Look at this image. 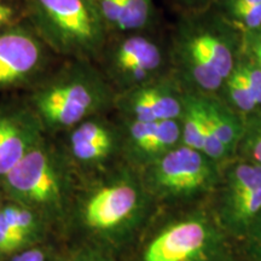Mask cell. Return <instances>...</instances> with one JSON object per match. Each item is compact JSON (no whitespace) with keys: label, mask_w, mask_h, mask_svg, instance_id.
I'll list each match as a JSON object with an SVG mask.
<instances>
[{"label":"cell","mask_w":261,"mask_h":261,"mask_svg":"<svg viewBox=\"0 0 261 261\" xmlns=\"http://www.w3.org/2000/svg\"><path fill=\"white\" fill-rule=\"evenodd\" d=\"M67 261H121L117 259L116 253L106 248L85 244L73 250Z\"/></svg>","instance_id":"obj_25"},{"label":"cell","mask_w":261,"mask_h":261,"mask_svg":"<svg viewBox=\"0 0 261 261\" xmlns=\"http://www.w3.org/2000/svg\"><path fill=\"white\" fill-rule=\"evenodd\" d=\"M29 243L10 225L0 212V260H6L14 254L29 248Z\"/></svg>","instance_id":"obj_22"},{"label":"cell","mask_w":261,"mask_h":261,"mask_svg":"<svg viewBox=\"0 0 261 261\" xmlns=\"http://www.w3.org/2000/svg\"><path fill=\"white\" fill-rule=\"evenodd\" d=\"M3 197H4V195H3V192L0 191V212H2V208H3V204H4V200H3Z\"/></svg>","instance_id":"obj_29"},{"label":"cell","mask_w":261,"mask_h":261,"mask_svg":"<svg viewBox=\"0 0 261 261\" xmlns=\"http://www.w3.org/2000/svg\"><path fill=\"white\" fill-rule=\"evenodd\" d=\"M240 244L247 261H261V213Z\"/></svg>","instance_id":"obj_24"},{"label":"cell","mask_w":261,"mask_h":261,"mask_svg":"<svg viewBox=\"0 0 261 261\" xmlns=\"http://www.w3.org/2000/svg\"><path fill=\"white\" fill-rule=\"evenodd\" d=\"M187 89L173 70L148 83L117 92L114 107L127 121L180 119Z\"/></svg>","instance_id":"obj_10"},{"label":"cell","mask_w":261,"mask_h":261,"mask_svg":"<svg viewBox=\"0 0 261 261\" xmlns=\"http://www.w3.org/2000/svg\"><path fill=\"white\" fill-rule=\"evenodd\" d=\"M45 47L34 31L22 25L0 32V91L37 77L46 62Z\"/></svg>","instance_id":"obj_11"},{"label":"cell","mask_w":261,"mask_h":261,"mask_svg":"<svg viewBox=\"0 0 261 261\" xmlns=\"http://www.w3.org/2000/svg\"><path fill=\"white\" fill-rule=\"evenodd\" d=\"M68 132V158L83 167H102L121 155V127H116L103 115L84 120Z\"/></svg>","instance_id":"obj_13"},{"label":"cell","mask_w":261,"mask_h":261,"mask_svg":"<svg viewBox=\"0 0 261 261\" xmlns=\"http://www.w3.org/2000/svg\"><path fill=\"white\" fill-rule=\"evenodd\" d=\"M191 2H200V0H191Z\"/></svg>","instance_id":"obj_30"},{"label":"cell","mask_w":261,"mask_h":261,"mask_svg":"<svg viewBox=\"0 0 261 261\" xmlns=\"http://www.w3.org/2000/svg\"><path fill=\"white\" fill-rule=\"evenodd\" d=\"M241 55L261 71V29L241 35Z\"/></svg>","instance_id":"obj_26"},{"label":"cell","mask_w":261,"mask_h":261,"mask_svg":"<svg viewBox=\"0 0 261 261\" xmlns=\"http://www.w3.org/2000/svg\"><path fill=\"white\" fill-rule=\"evenodd\" d=\"M210 204L225 232L240 244L261 213V166L238 155L225 162Z\"/></svg>","instance_id":"obj_8"},{"label":"cell","mask_w":261,"mask_h":261,"mask_svg":"<svg viewBox=\"0 0 261 261\" xmlns=\"http://www.w3.org/2000/svg\"><path fill=\"white\" fill-rule=\"evenodd\" d=\"M213 10L241 35L261 29V0H214Z\"/></svg>","instance_id":"obj_17"},{"label":"cell","mask_w":261,"mask_h":261,"mask_svg":"<svg viewBox=\"0 0 261 261\" xmlns=\"http://www.w3.org/2000/svg\"><path fill=\"white\" fill-rule=\"evenodd\" d=\"M16 11L14 6L0 2V29L5 27H11L15 21Z\"/></svg>","instance_id":"obj_28"},{"label":"cell","mask_w":261,"mask_h":261,"mask_svg":"<svg viewBox=\"0 0 261 261\" xmlns=\"http://www.w3.org/2000/svg\"><path fill=\"white\" fill-rule=\"evenodd\" d=\"M130 248L127 261H238L210 202L159 208Z\"/></svg>","instance_id":"obj_2"},{"label":"cell","mask_w":261,"mask_h":261,"mask_svg":"<svg viewBox=\"0 0 261 261\" xmlns=\"http://www.w3.org/2000/svg\"><path fill=\"white\" fill-rule=\"evenodd\" d=\"M196 93V92H195ZM202 110L215 137L232 158L237 156L243 136L244 119L231 109L218 94L197 93Z\"/></svg>","instance_id":"obj_16"},{"label":"cell","mask_w":261,"mask_h":261,"mask_svg":"<svg viewBox=\"0 0 261 261\" xmlns=\"http://www.w3.org/2000/svg\"><path fill=\"white\" fill-rule=\"evenodd\" d=\"M121 130L123 161L138 172L181 144L179 120L152 122L123 120Z\"/></svg>","instance_id":"obj_12"},{"label":"cell","mask_w":261,"mask_h":261,"mask_svg":"<svg viewBox=\"0 0 261 261\" xmlns=\"http://www.w3.org/2000/svg\"><path fill=\"white\" fill-rule=\"evenodd\" d=\"M38 116L28 104H0V180L44 138Z\"/></svg>","instance_id":"obj_14"},{"label":"cell","mask_w":261,"mask_h":261,"mask_svg":"<svg viewBox=\"0 0 261 261\" xmlns=\"http://www.w3.org/2000/svg\"><path fill=\"white\" fill-rule=\"evenodd\" d=\"M236 64L240 68L244 80H246L247 86L252 93L254 100L261 109V71L248 58L241 55V52Z\"/></svg>","instance_id":"obj_23"},{"label":"cell","mask_w":261,"mask_h":261,"mask_svg":"<svg viewBox=\"0 0 261 261\" xmlns=\"http://www.w3.org/2000/svg\"><path fill=\"white\" fill-rule=\"evenodd\" d=\"M104 76L116 93L148 83L172 70L169 51L140 33L123 34L102 52Z\"/></svg>","instance_id":"obj_9"},{"label":"cell","mask_w":261,"mask_h":261,"mask_svg":"<svg viewBox=\"0 0 261 261\" xmlns=\"http://www.w3.org/2000/svg\"><path fill=\"white\" fill-rule=\"evenodd\" d=\"M116 91L89 61H74L33 91L28 106L45 133L69 130L114 107Z\"/></svg>","instance_id":"obj_4"},{"label":"cell","mask_w":261,"mask_h":261,"mask_svg":"<svg viewBox=\"0 0 261 261\" xmlns=\"http://www.w3.org/2000/svg\"><path fill=\"white\" fill-rule=\"evenodd\" d=\"M237 155L261 166V109L244 117L243 136Z\"/></svg>","instance_id":"obj_21"},{"label":"cell","mask_w":261,"mask_h":261,"mask_svg":"<svg viewBox=\"0 0 261 261\" xmlns=\"http://www.w3.org/2000/svg\"><path fill=\"white\" fill-rule=\"evenodd\" d=\"M68 155L42 138L4 178L0 191L48 220L60 219L70 203L71 175Z\"/></svg>","instance_id":"obj_5"},{"label":"cell","mask_w":261,"mask_h":261,"mask_svg":"<svg viewBox=\"0 0 261 261\" xmlns=\"http://www.w3.org/2000/svg\"><path fill=\"white\" fill-rule=\"evenodd\" d=\"M139 173L159 208H177L210 202L221 166L180 144Z\"/></svg>","instance_id":"obj_7"},{"label":"cell","mask_w":261,"mask_h":261,"mask_svg":"<svg viewBox=\"0 0 261 261\" xmlns=\"http://www.w3.org/2000/svg\"><path fill=\"white\" fill-rule=\"evenodd\" d=\"M4 261H52V252L50 248L38 244L25 248Z\"/></svg>","instance_id":"obj_27"},{"label":"cell","mask_w":261,"mask_h":261,"mask_svg":"<svg viewBox=\"0 0 261 261\" xmlns=\"http://www.w3.org/2000/svg\"><path fill=\"white\" fill-rule=\"evenodd\" d=\"M218 96L243 119L260 110L237 64H234L233 70L225 79Z\"/></svg>","instance_id":"obj_19"},{"label":"cell","mask_w":261,"mask_h":261,"mask_svg":"<svg viewBox=\"0 0 261 261\" xmlns=\"http://www.w3.org/2000/svg\"><path fill=\"white\" fill-rule=\"evenodd\" d=\"M122 11V34L139 33L151 23L154 17L152 0H117Z\"/></svg>","instance_id":"obj_20"},{"label":"cell","mask_w":261,"mask_h":261,"mask_svg":"<svg viewBox=\"0 0 261 261\" xmlns=\"http://www.w3.org/2000/svg\"><path fill=\"white\" fill-rule=\"evenodd\" d=\"M2 213L17 232L29 243L38 246L44 240L47 221L38 212L24 205L6 200L3 204Z\"/></svg>","instance_id":"obj_18"},{"label":"cell","mask_w":261,"mask_h":261,"mask_svg":"<svg viewBox=\"0 0 261 261\" xmlns=\"http://www.w3.org/2000/svg\"><path fill=\"white\" fill-rule=\"evenodd\" d=\"M241 52V34L214 10L182 17L169 50L172 70L188 91L218 94Z\"/></svg>","instance_id":"obj_3"},{"label":"cell","mask_w":261,"mask_h":261,"mask_svg":"<svg viewBox=\"0 0 261 261\" xmlns=\"http://www.w3.org/2000/svg\"><path fill=\"white\" fill-rule=\"evenodd\" d=\"M38 38L75 61L102 56L108 28L93 0H25Z\"/></svg>","instance_id":"obj_6"},{"label":"cell","mask_w":261,"mask_h":261,"mask_svg":"<svg viewBox=\"0 0 261 261\" xmlns=\"http://www.w3.org/2000/svg\"><path fill=\"white\" fill-rule=\"evenodd\" d=\"M158 210L140 173L123 162L81 192L75 214L90 244L117 253L136 242Z\"/></svg>","instance_id":"obj_1"},{"label":"cell","mask_w":261,"mask_h":261,"mask_svg":"<svg viewBox=\"0 0 261 261\" xmlns=\"http://www.w3.org/2000/svg\"><path fill=\"white\" fill-rule=\"evenodd\" d=\"M179 121L181 127L182 145L203 152L220 166L233 159L208 125L197 93L187 90L184 110Z\"/></svg>","instance_id":"obj_15"}]
</instances>
